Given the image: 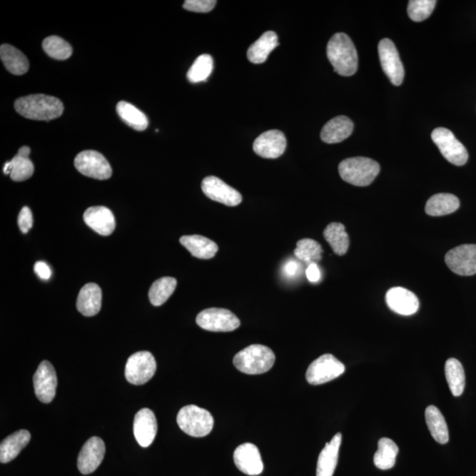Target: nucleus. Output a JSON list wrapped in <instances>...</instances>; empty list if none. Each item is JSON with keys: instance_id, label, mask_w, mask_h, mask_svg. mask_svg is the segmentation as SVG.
Listing matches in <instances>:
<instances>
[{"instance_id": "1", "label": "nucleus", "mask_w": 476, "mask_h": 476, "mask_svg": "<svg viewBox=\"0 0 476 476\" xmlns=\"http://www.w3.org/2000/svg\"><path fill=\"white\" fill-rule=\"evenodd\" d=\"M328 58L335 72L342 76H352L358 69V55L350 37L344 33H337L329 40Z\"/></svg>"}, {"instance_id": "2", "label": "nucleus", "mask_w": 476, "mask_h": 476, "mask_svg": "<svg viewBox=\"0 0 476 476\" xmlns=\"http://www.w3.org/2000/svg\"><path fill=\"white\" fill-rule=\"evenodd\" d=\"M15 111L22 117L40 121H51L63 114L64 105L57 97L30 95L15 101Z\"/></svg>"}, {"instance_id": "3", "label": "nucleus", "mask_w": 476, "mask_h": 476, "mask_svg": "<svg viewBox=\"0 0 476 476\" xmlns=\"http://www.w3.org/2000/svg\"><path fill=\"white\" fill-rule=\"evenodd\" d=\"M275 362L271 348L264 345L253 344L235 355L233 363L239 372L258 375L268 372Z\"/></svg>"}, {"instance_id": "4", "label": "nucleus", "mask_w": 476, "mask_h": 476, "mask_svg": "<svg viewBox=\"0 0 476 476\" xmlns=\"http://www.w3.org/2000/svg\"><path fill=\"white\" fill-rule=\"evenodd\" d=\"M380 172V164L366 157L348 158L339 165L340 178L355 186H370Z\"/></svg>"}, {"instance_id": "5", "label": "nucleus", "mask_w": 476, "mask_h": 476, "mask_svg": "<svg viewBox=\"0 0 476 476\" xmlns=\"http://www.w3.org/2000/svg\"><path fill=\"white\" fill-rule=\"evenodd\" d=\"M179 428L194 437H203L212 432L213 418L208 410L188 405L179 410L177 417Z\"/></svg>"}, {"instance_id": "6", "label": "nucleus", "mask_w": 476, "mask_h": 476, "mask_svg": "<svg viewBox=\"0 0 476 476\" xmlns=\"http://www.w3.org/2000/svg\"><path fill=\"white\" fill-rule=\"evenodd\" d=\"M432 138L442 156L449 163L462 166L468 160V153L465 146L455 136L451 131L440 127L435 129L432 133Z\"/></svg>"}, {"instance_id": "7", "label": "nucleus", "mask_w": 476, "mask_h": 476, "mask_svg": "<svg viewBox=\"0 0 476 476\" xmlns=\"http://www.w3.org/2000/svg\"><path fill=\"white\" fill-rule=\"evenodd\" d=\"M345 365L331 354H325L310 363L306 372V380L313 385L328 383L342 376Z\"/></svg>"}, {"instance_id": "8", "label": "nucleus", "mask_w": 476, "mask_h": 476, "mask_svg": "<svg viewBox=\"0 0 476 476\" xmlns=\"http://www.w3.org/2000/svg\"><path fill=\"white\" fill-rule=\"evenodd\" d=\"M156 372V362L148 351H140L127 360L125 376L129 383L141 385L147 383Z\"/></svg>"}, {"instance_id": "9", "label": "nucleus", "mask_w": 476, "mask_h": 476, "mask_svg": "<svg viewBox=\"0 0 476 476\" xmlns=\"http://www.w3.org/2000/svg\"><path fill=\"white\" fill-rule=\"evenodd\" d=\"M196 323L210 332H232L240 327L239 318L233 313L221 308L202 310L196 318Z\"/></svg>"}, {"instance_id": "10", "label": "nucleus", "mask_w": 476, "mask_h": 476, "mask_svg": "<svg viewBox=\"0 0 476 476\" xmlns=\"http://www.w3.org/2000/svg\"><path fill=\"white\" fill-rule=\"evenodd\" d=\"M74 166L86 177L106 180L111 177V164L102 153L93 150H85L75 157Z\"/></svg>"}, {"instance_id": "11", "label": "nucleus", "mask_w": 476, "mask_h": 476, "mask_svg": "<svg viewBox=\"0 0 476 476\" xmlns=\"http://www.w3.org/2000/svg\"><path fill=\"white\" fill-rule=\"evenodd\" d=\"M382 69L393 85L400 86L404 80L405 71L395 44L388 39H382L378 44Z\"/></svg>"}, {"instance_id": "12", "label": "nucleus", "mask_w": 476, "mask_h": 476, "mask_svg": "<svg viewBox=\"0 0 476 476\" xmlns=\"http://www.w3.org/2000/svg\"><path fill=\"white\" fill-rule=\"evenodd\" d=\"M445 263L456 275L471 276L476 273V245L455 247L445 255Z\"/></svg>"}, {"instance_id": "13", "label": "nucleus", "mask_w": 476, "mask_h": 476, "mask_svg": "<svg viewBox=\"0 0 476 476\" xmlns=\"http://www.w3.org/2000/svg\"><path fill=\"white\" fill-rule=\"evenodd\" d=\"M201 189L210 200L219 202L228 207H236L242 202V195L237 190L213 176L203 179Z\"/></svg>"}, {"instance_id": "14", "label": "nucleus", "mask_w": 476, "mask_h": 476, "mask_svg": "<svg viewBox=\"0 0 476 476\" xmlns=\"http://www.w3.org/2000/svg\"><path fill=\"white\" fill-rule=\"evenodd\" d=\"M34 389L37 399L43 403H50L54 400L57 389L58 378L54 367L48 361L40 363L34 375Z\"/></svg>"}, {"instance_id": "15", "label": "nucleus", "mask_w": 476, "mask_h": 476, "mask_svg": "<svg viewBox=\"0 0 476 476\" xmlns=\"http://www.w3.org/2000/svg\"><path fill=\"white\" fill-rule=\"evenodd\" d=\"M286 148V137L279 130H270L260 134L253 143L254 152L265 159L278 158Z\"/></svg>"}, {"instance_id": "16", "label": "nucleus", "mask_w": 476, "mask_h": 476, "mask_svg": "<svg viewBox=\"0 0 476 476\" xmlns=\"http://www.w3.org/2000/svg\"><path fill=\"white\" fill-rule=\"evenodd\" d=\"M105 455V445L98 437H92L86 442L78 457L77 466L82 475L95 472L103 462Z\"/></svg>"}, {"instance_id": "17", "label": "nucleus", "mask_w": 476, "mask_h": 476, "mask_svg": "<svg viewBox=\"0 0 476 476\" xmlns=\"http://www.w3.org/2000/svg\"><path fill=\"white\" fill-rule=\"evenodd\" d=\"M234 462L240 471L248 475H260L264 470L260 450L250 443L242 444L236 449Z\"/></svg>"}, {"instance_id": "18", "label": "nucleus", "mask_w": 476, "mask_h": 476, "mask_svg": "<svg viewBox=\"0 0 476 476\" xmlns=\"http://www.w3.org/2000/svg\"><path fill=\"white\" fill-rule=\"evenodd\" d=\"M389 308L403 316H410L417 313L419 300L413 292L402 287L390 288L385 295Z\"/></svg>"}, {"instance_id": "19", "label": "nucleus", "mask_w": 476, "mask_h": 476, "mask_svg": "<svg viewBox=\"0 0 476 476\" xmlns=\"http://www.w3.org/2000/svg\"><path fill=\"white\" fill-rule=\"evenodd\" d=\"M157 433V421L155 414L149 408H142L135 415L133 434L141 447H148L155 440Z\"/></svg>"}, {"instance_id": "20", "label": "nucleus", "mask_w": 476, "mask_h": 476, "mask_svg": "<svg viewBox=\"0 0 476 476\" xmlns=\"http://www.w3.org/2000/svg\"><path fill=\"white\" fill-rule=\"evenodd\" d=\"M84 222L99 235L110 236L116 228L113 213L105 207H92L86 210Z\"/></svg>"}, {"instance_id": "21", "label": "nucleus", "mask_w": 476, "mask_h": 476, "mask_svg": "<svg viewBox=\"0 0 476 476\" xmlns=\"http://www.w3.org/2000/svg\"><path fill=\"white\" fill-rule=\"evenodd\" d=\"M354 123L346 116H339L330 120L322 128L321 140L328 144L340 143L350 136Z\"/></svg>"}, {"instance_id": "22", "label": "nucleus", "mask_w": 476, "mask_h": 476, "mask_svg": "<svg viewBox=\"0 0 476 476\" xmlns=\"http://www.w3.org/2000/svg\"><path fill=\"white\" fill-rule=\"evenodd\" d=\"M102 290L96 283L86 284L79 293L76 306L79 312L86 317H93L102 307Z\"/></svg>"}, {"instance_id": "23", "label": "nucleus", "mask_w": 476, "mask_h": 476, "mask_svg": "<svg viewBox=\"0 0 476 476\" xmlns=\"http://www.w3.org/2000/svg\"><path fill=\"white\" fill-rule=\"evenodd\" d=\"M343 436L337 433L333 440L329 442L320 456L317 463V476H333L335 473L337 462H338L339 450L342 444Z\"/></svg>"}, {"instance_id": "24", "label": "nucleus", "mask_w": 476, "mask_h": 476, "mask_svg": "<svg viewBox=\"0 0 476 476\" xmlns=\"http://www.w3.org/2000/svg\"><path fill=\"white\" fill-rule=\"evenodd\" d=\"M179 241L193 257L201 260H210L218 252V245L216 243L203 236H183Z\"/></svg>"}, {"instance_id": "25", "label": "nucleus", "mask_w": 476, "mask_h": 476, "mask_svg": "<svg viewBox=\"0 0 476 476\" xmlns=\"http://www.w3.org/2000/svg\"><path fill=\"white\" fill-rule=\"evenodd\" d=\"M31 435L27 430H21L5 438L0 445V462L9 463L27 447Z\"/></svg>"}, {"instance_id": "26", "label": "nucleus", "mask_w": 476, "mask_h": 476, "mask_svg": "<svg viewBox=\"0 0 476 476\" xmlns=\"http://www.w3.org/2000/svg\"><path fill=\"white\" fill-rule=\"evenodd\" d=\"M278 36L273 31L265 32L256 42L250 45L247 58L253 64L265 62L268 56L278 46Z\"/></svg>"}, {"instance_id": "27", "label": "nucleus", "mask_w": 476, "mask_h": 476, "mask_svg": "<svg viewBox=\"0 0 476 476\" xmlns=\"http://www.w3.org/2000/svg\"><path fill=\"white\" fill-rule=\"evenodd\" d=\"M0 58H1L4 66L11 74L22 75L29 71V63L27 57L12 45H1Z\"/></svg>"}, {"instance_id": "28", "label": "nucleus", "mask_w": 476, "mask_h": 476, "mask_svg": "<svg viewBox=\"0 0 476 476\" xmlns=\"http://www.w3.org/2000/svg\"><path fill=\"white\" fill-rule=\"evenodd\" d=\"M460 200L455 195L450 193L435 194L429 198L425 206V212L430 216H444L455 213L460 208Z\"/></svg>"}, {"instance_id": "29", "label": "nucleus", "mask_w": 476, "mask_h": 476, "mask_svg": "<svg viewBox=\"0 0 476 476\" xmlns=\"http://www.w3.org/2000/svg\"><path fill=\"white\" fill-rule=\"evenodd\" d=\"M427 426L434 440L441 445L449 441V430L444 415L437 407L429 406L425 410Z\"/></svg>"}, {"instance_id": "30", "label": "nucleus", "mask_w": 476, "mask_h": 476, "mask_svg": "<svg viewBox=\"0 0 476 476\" xmlns=\"http://www.w3.org/2000/svg\"><path fill=\"white\" fill-rule=\"evenodd\" d=\"M324 238L327 240L333 253L339 256L346 254L350 247V237L343 223H332L324 231Z\"/></svg>"}, {"instance_id": "31", "label": "nucleus", "mask_w": 476, "mask_h": 476, "mask_svg": "<svg viewBox=\"0 0 476 476\" xmlns=\"http://www.w3.org/2000/svg\"><path fill=\"white\" fill-rule=\"evenodd\" d=\"M3 171L6 175H10L11 179L15 182L25 181L32 177L34 164L29 157L17 153L12 160L4 165Z\"/></svg>"}, {"instance_id": "32", "label": "nucleus", "mask_w": 476, "mask_h": 476, "mask_svg": "<svg viewBox=\"0 0 476 476\" xmlns=\"http://www.w3.org/2000/svg\"><path fill=\"white\" fill-rule=\"evenodd\" d=\"M445 373L452 395H462L466 385V376L462 363L455 358L448 359L445 363Z\"/></svg>"}, {"instance_id": "33", "label": "nucleus", "mask_w": 476, "mask_h": 476, "mask_svg": "<svg viewBox=\"0 0 476 476\" xmlns=\"http://www.w3.org/2000/svg\"><path fill=\"white\" fill-rule=\"evenodd\" d=\"M399 448L392 440L388 437L378 441V448L374 455V464L382 470H391L395 467Z\"/></svg>"}, {"instance_id": "34", "label": "nucleus", "mask_w": 476, "mask_h": 476, "mask_svg": "<svg viewBox=\"0 0 476 476\" xmlns=\"http://www.w3.org/2000/svg\"><path fill=\"white\" fill-rule=\"evenodd\" d=\"M117 112L123 121L134 130L144 131L148 128V119L147 116L135 107L134 105L121 101L117 105Z\"/></svg>"}, {"instance_id": "35", "label": "nucleus", "mask_w": 476, "mask_h": 476, "mask_svg": "<svg viewBox=\"0 0 476 476\" xmlns=\"http://www.w3.org/2000/svg\"><path fill=\"white\" fill-rule=\"evenodd\" d=\"M177 284V280L172 277H163V278L156 280L149 290L150 303L153 306L163 305L174 293Z\"/></svg>"}, {"instance_id": "36", "label": "nucleus", "mask_w": 476, "mask_h": 476, "mask_svg": "<svg viewBox=\"0 0 476 476\" xmlns=\"http://www.w3.org/2000/svg\"><path fill=\"white\" fill-rule=\"evenodd\" d=\"M323 249L317 241L313 239L305 238L299 240L297 248L294 250L295 256L298 260L305 261L307 264L318 263L320 261Z\"/></svg>"}, {"instance_id": "37", "label": "nucleus", "mask_w": 476, "mask_h": 476, "mask_svg": "<svg viewBox=\"0 0 476 476\" xmlns=\"http://www.w3.org/2000/svg\"><path fill=\"white\" fill-rule=\"evenodd\" d=\"M43 48L49 57L57 60L69 59L73 54V48L70 44L57 36H51L45 39L43 42Z\"/></svg>"}, {"instance_id": "38", "label": "nucleus", "mask_w": 476, "mask_h": 476, "mask_svg": "<svg viewBox=\"0 0 476 476\" xmlns=\"http://www.w3.org/2000/svg\"><path fill=\"white\" fill-rule=\"evenodd\" d=\"M213 69V60L211 56L203 54L195 60L193 65L187 73V78L192 83L207 81Z\"/></svg>"}, {"instance_id": "39", "label": "nucleus", "mask_w": 476, "mask_h": 476, "mask_svg": "<svg viewBox=\"0 0 476 476\" xmlns=\"http://www.w3.org/2000/svg\"><path fill=\"white\" fill-rule=\"evenodd\" d=\"M437 1L435 0H410L408 2L407 14L412 21H425L432 14Z\"/></svg>"}, {"instance_id": "40", "label": "nucleus", "mask_w": 476, "mask_h": 476, "mask_svg": "<svg viewBox=\"0 0 476 476\" xmlns=\"http://www.w3.org/2000/svg\"><path fill=\"white\" fill-rule=\"evenodd\" d=\"M216 4V0H186L183 7L190 12L209 13L215 9Z\"/></svg>"}, {"instance_id": "41", "label": "nucleus", "mask_w": 476, "mask_h": 476, "mask_svg": "<svg viewBox=\"0 0 476 476\" xmlns=\"http://www.w3.org/2000/svg\"><path fill=\"white\" fill-rule=\"evenodd\" d=\"M18 224L22 233L27 234L30 228L33 226V215L31 210L28 207H24L21 210L18 216Z\"/></svg>"}, {"instance_id": "42", "label": "nucleus", "mask_w": 476, "mask_h": 476, "mask_svg": "<svg viewBox=\"0 0 476 476\" xmlns=\"http://www.w3.org/2000/svg\"><path fill=\"white\" fill-rule=\"evenodd\" d=\"M36 275L40 279L47 280L51 278L52 273L50 267L44 261H37L34 267Z\"/></svg>"}, {"instance_id": "43", "label": "nucleus", "mask_w": 476, "mask_h": 476, "mask_svg": "<svg viewBox=\"0 0 476 476\" xmlns=\"http://www.w3.org/2000/svg\"><path fill=\"white\" fill-rule=\"evenodd\" d=\"M306 276L310 283H318L321 278V273L316 263L310 264L306 269Z\"/></svg>"}, {"instance_id": "44", "label": "nucleus", "mask_w": 476, "mask_h": 476, "mask_svg": "<svg viewBox=\"0 0 476 476\" xmlns=\"http://www.w3.org/2000/svg\"><path fill=\"white\" fill-rule=\"evenodd\" d=\"M298 264L294 260L288 261L284 265V273L288 277H294L298 273Z\"/></svg>"}, {"instance_id": "45", "label": "nucleus", "mask_w": 476, "mask_h": 476, "mask_svg": "<svg viewBox=\"0 0 476 476\" xmlns=\"http://www.w3.org/2000/svg\"><path fill=\"white\" fill-rule=\"evenodd\" d=\"M30 152H31V150H30L27 146H24V147H21L19 149L18 153L22 156L29 157Z\"/></svg>"}]
</instances>
